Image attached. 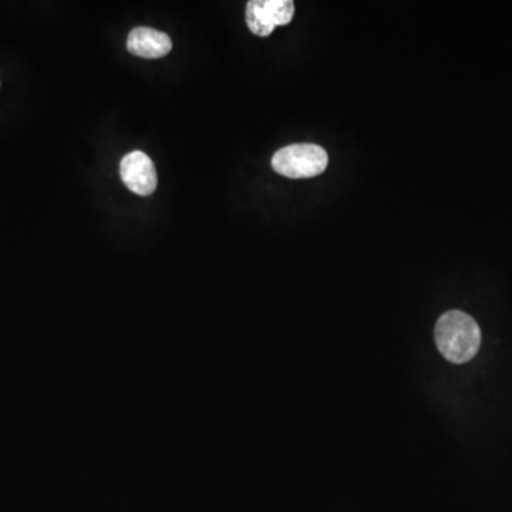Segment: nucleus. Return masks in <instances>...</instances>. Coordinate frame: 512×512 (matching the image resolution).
Returning <instances> with one entry per match:
<instances>
[{
	"label": "nucleus",
	"mask_w": 512,
	"mask_h": 512,
	"mask_svg": "<svg viewBox=\"0 0 512 512\" xmlns=\"http://www.w3.org/2000/svg\"><path fill=\"white\" fill-rule=\"evenodd\" d=\"M434 339L444 359L463 365L477 355L481 345V330L473 316L461 311H450L437 320Z\"/></svg>",
	"instance_id": "f257e3e1"
},
{
	"label": "nucleus",
	"mask_w": 512,
	"mask_h": 512,
	"mask_svg": "<svg viewBox=\"0 0 512 512\" xmlns=\"http://www.w3.org/2000/svg\"><path fill=\"white\" fill-rule=\"evenodd\" d=\"M127 49L131 55L143 59H160L173 49L170 36L160 30L137 28L128 35Z\"/></svg>",
	"instance_id": "39448f33"
},
{
	"label": "nucleus",
	"mask_w": 512,
	"mask_h": 512,
	"mask_svg": "<svg viewBox=\"0 0 512 512\" xmlns=\"http://www.w3.org/2000/svg\"><path fill=\"white\" fill-rule=\"evenodd\" d=\"M328 164V153L318 144H292L276 151L272 157L276 173L292 180L318 177L325 173Z\"/></svg>",
	"instance_id": "f03ea898"
},
{
	"label": "nucleus",
	"mask_w": 512,
	"mask_h": 512,
	"mask_svg": "<svg viewBox=\"0 0 512 512\" xmlns=\"http://www.w3.org/2000/svg\"><path fill=\"white\" fill-rule=\"evenodd\" d=\"M292 0H251L247 5V25L256 36L268 37L278 26L292 22Z\"/></svg>",
	"instance_id": "7ed1b4c3"
},
{
	"label": "nucleus",
	"mask_w": 512,
	"mask_h": 512,
	"mask_svg": "<svg viewBox=\"0 0 512 512\" xmlns=\"http://www.w3.org/2000/svg\"><path fill=\"white\" fill-rule=\"evenodd\" d=\"M120 175L128 190L140 197H148L156 191V167L143 151H133L121 160Z\"/></svg>",
	"instance_id": "20e7f679"
}]
</instances>
